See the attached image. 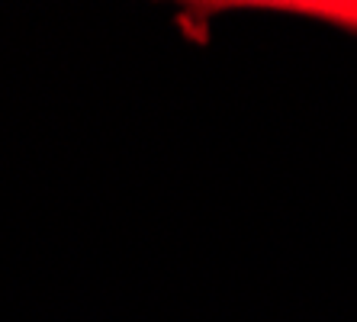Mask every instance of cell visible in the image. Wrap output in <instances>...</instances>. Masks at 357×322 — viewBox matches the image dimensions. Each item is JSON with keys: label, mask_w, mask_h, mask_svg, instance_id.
Here are the masks:
<instances>
[{"label": "cell", "mask_w": 357, "mask_h": 322, "mask_svg": "<svg viewBox=\"0 0 357 322\" xmlns=\"http://www.w3.org/2000/svg\"><path fill=\"white\" fill-rule=\"evenodd\" d=\"M258 7L271 10H287V13H303V17H316L325 23L344 26V29H357V3H316V0H283V3H258Z\"/></svg>", "instance_id": "obj_1"}]
</instances>
